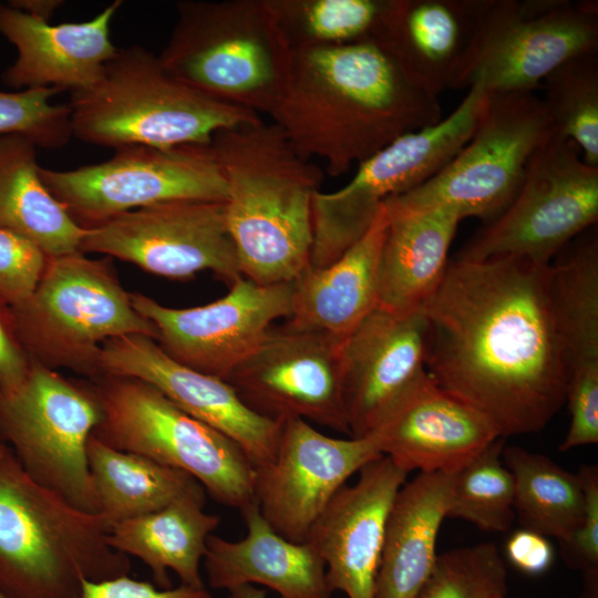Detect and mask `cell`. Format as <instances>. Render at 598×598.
Wrapping results in <instances>:
<instances>
[{
    "instance_id": "32",
    "label": "cell",
    "mask_w": 598,
    "mask_h": 598,
    "mask_svg": "<svg viewBox=\"0 0 598 598\" xmlns=\"http://www.w3.org/2000/svg\"><path fill=\"white\" fill-rule=\"evenodd\" d=\"M86 452L97 515L109 530L120 522L167 506L198 483L183 471L116 450L93 434Z\"/></svg>"
},
{
    "instance_id": "6",
    "label": "cell",
    "mask_w": 598,
    "mask_h": 598,
    "mask_svg": "<svg viewBox=\"0 0 598 598\" xmlns=\"http://www.w3.org/2000/svg\"><path fill=\"white\" fill-rule=\"evenodd\" d=\"M70 93L72 135L114 150L207 145L223 128L261 118L189 87L142 45L117 48L96 84Z\"/></svg>"
},
{
    "instance_id": "21",
    "label": "cell",
    "mask_w": 598,
    "mask_h": 598,
    "mask_svg": "<svg viewBox=\"0 0 598 598\" xmlns=\"http://www.w3.org/2000/svg\"><path fill=\"white\" fill-rule=\"evenodd\" d=\"M368 436L408 474L448 475L501 437L485 416L440 388L426 371Z\"/></svg>"
},
{
    "instance_id": "44",
    "label": "cell",
    "mask_w": 598,
    "mask_h": 598,
    "mask_svg": "<svg viewBox=\"0 0 598 598\" xmlns=\"http://www.w3.org/2000/svg\"><path fill=\"white\" fill-rule=\"evenodd\" d=\"M7 3L33 18L50 21L65 2L61 0H10Z\"/></svg>"
},
{
    "instance_id": "28",
    "label": "cell",
    "mask_w": 598,
    "mask_h": 598,
    "mask_svg": "<svg viewBox=\"0 0 598 598\" xmlns=\"http://www.w3.org/2000/svg\"><path fill=\"white\" fill-rule=\"evenodd\" d=\"M452 475L417 473L399 489L386 520L374 598H415L422 588L437 557Z\"/></svg>"
},
{
    "instance_id": "30",
    "label": "cell",
    "mask_w": 598,
    "mask_h": 598,
    "mask_svg": "<svg viewBox=\"0 0 598 598\" xmlns=\"http://www.w3.org/2000/svg\"><path fill=\"white\" fill-rule=\"evenodd\" d=\"M549 265L553 318L568 386H598V238L596 225Z\"/></svg>"
},
{
    "instance_id": "15",
    "label": "cell",
    "mask_w": 598,
    "mask_h": 598,
    "mask_svg": "<svg viewBox=\"0 0 598 598\" xmlns=\"http://www.w3.org/2000/svg\"><path fill=\"white\" fill-rule=\"evenodd\" d=\"M342 341L322 332L271 328L226 381L264 417L300 419L350 436L341 390Z\"/></svg>"
},
{
    "instance_id": "19",
    "label": "cell",
    "mask_w": 598,
    "mask_h": 598,
    "mask_svg": "<svg viewBox=\"0 0 598 598\" xmlns=\"http://www.w3.org/2000/svg\"><path fill=\"white\" fill-rule=\"evenodd\" d=\"M101 372L153 385L179 409L235 441L255 467L267 463L276 451L282 421L257 414L226 380L175 361L147 336L127 334L106 341L101 351Z\"/></svg>"
},
{
    "instance_id": "29",
    "label": "cell",
    "mask_w": 598,
    "mask_h": 598,
    "mask_svg": "<svg viewBox=\"0 0 598 598\" xmlns=\"http://www.w3.org/2000/svg\"><path fill=\"white\" fill-rule=\"evenodd\" d=\"M220 517L205 511V489L197 483L167 506L120 522L109 530L111 547L141 559L157 587H171L168 571L181 584L202 587L200 565Z\"/></svg>"
},
{
    "instance_id": "5",
    "label": "cell",
    "mask_w": 598,
    "mask_h": 598,
    "mask_svg": "<svg viewBox=\"0 0 598 598\" xmlns=\"http://www.w3.org/2000/svg\"><path fill=\"white\" fill-rule=\"evenodd\" d=\"M158 55L177 80L218 102L271 115L290 78L292 50L266 0H185Z\"/></svg>"
},
{
    "instance_id": "14",
    "label": "cell",
    "mask_w": 598,
    "mask_h": 598,
    "mask_svg": "<svg viewBox=\"0 0 598 598\" xmlns=\"http://www.w3.org/2000/svg\"><path fill=\"white\" fill-rule=\"evenodd\" d=\"M79 251L114 257L171 279L210 270L230 286L243 277L225 202L179 199L123 213L86 229Z\"/></svg>"
},
{
    "instance_id": "40",
    "label": "cell",
    "mask_w": 598,
    "mask_h": 598,
    "mask_svg": "<svg viewBox=\"0 0 598 598\" xmlns=\"http://www.w3.org/2000/svg\"><path fill=\"white\" fill-rule=\"evenodd\" d=\"M584 489L585 506L580 525L560 542L565 563L585 577L598 576V468L585 465L577 473Z\"/></svg>"
},
{
    "instance_id": "31",
    "label": "cell",
    "mask_w": 598,
    "mask_h": 598,
    "mask_svg": "<svg viewBox=\"0 0 598 598\" xmlns=\"http://www.w3.org/2000/svg\"><path fill=\"white\" fill-rule=\"evenodd\" d=\"M37 148L24 136L0 135V230L28 239L48 258L78 252L86 229L44 186Z\"/></svg>"
},
{
    "instance_id": "2",
    "label": "cell",
    "mask_w": 598,
    "mask_h": 598,
    "mask_svg": "<svg viewBox=\"0 0 598 598\" xmlns=\"http://www.w3.org/2000/svg\"><path fill=\"white\" fill-rule=\"evenodd\" d=\"M305 158L337 177L399 136L442 118L382 41L292 51L285 94L270 115Z\"/></svg>"
},
{
    "instance_id": "22",
    "label": "cell",
    "mask_w": 598,
    "mask_h": 598,
    "mask_svg": "<svg viewBox=\"0 0 598 598\" xmlns=\"http://www.w3.org/2000/svg\"><path fill=\"white\" fill-rule=\"evenodd\" d=\"M122 3L113 1L89 21L51 24L0 2V34L18 52L2 82L16 90L73 92L93 86L117 51L111 23Z\"/></svg>"
},
{
    "instance_id": "27",
    "label": "cell",
    "mask_w": 598,
    "mask_h": 598,
    "mask_svg": "<svg viewBox=\"0 0 598 598\" xmlns=\"http://www.w3.org/2000/svg\"><path fill=\"white\" fill-rule=\"evenodd\" d=\"M383 208L379 306L398 312L422 309L443 280L462 219L448 210L411 209L392 199Z\"/></svg>"
},
{
    "instance_id": "10",
    "label": "cell",
    "mask_w": 598,
    "mask_h": 598,
    "mask_svg": "<svg viewBox=\"0 0 598 598\" xmlns=\"http://www.w3.org/2000/svg\"><path fill=\"white\" fill-rule=\"evenodd\" d=\"M555 134L534 92L487 94L473 135L448 165L425 184L389 199L411 209H444L461 219L491 223L513 202L534 155Z\"/></svg>"
},
{
    "instance_id": "24",
    "label": "cell",
    "mask_w": 598,
    "mask_h": 598,
    "mask_svg": "<svg viewBox=\"0 0 598 598\" xmlns=\"http://www.w3.org/2000/svg\"><path fill=\"white\" fill-rule=\"evenodd\" d=\"M240 513L247 528L243 538H208L203 563L212 588L262 585L280 598H333L323 560L310 545L277 533L255 501Z\"/></svg>"
},
{
    "instance_id": "37",
    "label": "cell",
    "mask_w": 598,
    "mask_h": 598,
    "mask_svg": "<svg viewBox=\"0 0 598 598\" xmlns=\"http://www.w3.org/2000/svg\"><path fill=\"white\" fill-rule=\"evenodd\" d=\"M507 570L493 543L454 548L436 557L415 598H501Z\"/></svg>"
},
{
    "instance_id": "26",
    "label": "cell",
    "mask_w": 598,
    "mask_h": 598,
    "mask_svg": "<svg viewBox=\"0 0 598 598\" xmlns=\"http://www.w3.org/2000/svg\"><path fill=\"white\" fill-rule=\"evenodd\" d=\"M488 0H395L381 39L409 75L437 96L452 89Z\"/></svg>"
},
{
    "instance_id": "7",
    "label": "cell",
    "mask_w": 598,
    "mask_h": 598,
    "mask_svg": "<svg viewBox=\"0 0 598 598\" xmlns=\"http://www.w3.org/2000/svg\"><path fill=\"white\" fill-rule=\"evenodd\" d=\"M14 332L32 361L102 375V346L127 334L156 340V329L133 307L110 257L83 252L48 258L31 295L9 307Z\"/></svg>"
},
{
    "instance_id": "25",
    "label": "cell",
    "mask_w": 598,
    "mask_h": 598,
    "mask_svg": "<svg viewBox=\"0 0 598 598\" xmlns=\"http://www.w3.org/2000/svg\"><path fill=\"white\" fill-rule=\"evenodd\" d=\"M386 218L382 206L368 231L333 262L307 267L291 281L283 326L344 340L379 307V264Z\"/></svg>"
},
{
    "instance_id": "33",
    "label": "cell",
    "mask_w": 598,
    "mask_h": 598,
    "mask_svg": "<svg viewBox=\"0 0 598 598\" xmlns=\"http://www.w3.org/2000/svg\"><path fill=\"white\" fill-rule=\"evenodd\" d=\"M502 458L514 478V511L522 528L566 542L584 515L578 474L517 445H505Z\"/></svg>"
},
{
    "instance_id": "41",
    "label": "cell",
    "mask_w": 598,
    "mask_h": 598,
    "mask_svg": "<svg viewBox=\"0 0 598 598\" xmlns=\"http://www.w3.org/2000/svg\"><path fill=\"white\" fill-rule=\"evenodd\" d=\"M80 598H213L205 586L159 588L147 581L136 580L128 575L103 581L82 584Z\"/></svg>"
},
{
    "instance_id": "35",
    "label": "cell",
    "mask_w": 598,
    "mask_h": 598,
    "mask_svg": "<svg viewBox=\"0 0 598 598\" xmlns=\"http://www.w3.org/2000/svg\"><path fill=\"white\" fill-rule=\"evenodd\" d=\"M540 89L555 133L576 143L584 162L598 167V50L565 61Z\"/></svg>"
},
{
    "instance_id": "34",
    "label": "cell",
    "mask_w": 598,
    "mask_h": 598,
    "mask_svg": "<svg viewBox=\"0 0 598 598\" xmlns=\"http://www.w3.org/2000/svg\"><path fill=\"white\" fill-rule=\"evenodd\" d=\"M292 51L381 41L395 0H266Z\"/></svg>"
},
{
    "instance_id": "43",
    "label": "cell",
    "mask_w": 598,
    "mask_h": 598,
    "mask_svg": "<svg viewBox=\"0 0 598 598\" xmlns=\"http://www.w3.org/2000/svg\"><path fill=\"white\" fill-rule=\"evenodd\" d=\"M30 368L31 359L14 332L9 307L0 301V390L17 389Z\"/></svg>"
},
{
    "instance_id": "12",
    "label": "cell",
    "mask_w": 598,
    "mask_h": 598,
    "mask_svg": "<svg viewBox=\"0 0 598 598\" xmlns=\"http://www.w3.org/2000/svg\"><path fill=\"white\" fill-rule=\"evenodd\" d=\"M40 177L84 229L141 207L179 199L225 202L227 186L210 145H126L75 169L40 166Z\"/></svg>"
},
{
    "instance_id": "47",
    "label": "cell",
    "mask_w": 598,
    "mask_h": 598,
    "mask_svg": "<svg viewBox=\"0 0 598 598\" xmlns=\"http://www.w3.org/2000/svg\"><path fill=\"white\" fill-rule=\"evenodd\" d=\"M4 442L2 439H1V435H0V443Z\"/></svg>"
},
{
    "instance_id": "1",
    "label": "cell",
    "mask_w": 598,
    "mask_h": 598,
    "mask_svg": "<svg viewBox=\"0 0 598 598\" xmlns=\"http://www.w3.org/2000/svg\"><path fill=\"white\" fill-rule=\"evenodd\" d=\"M549 265L457 258L423 307L427 374L504 439L540 431L565 404Z\"/></svg>"
},
{
    "instance_id": "9",
    "label": "cell",
    "mask_w": 598,
    "mask_h": 598,
    "mask_svg": "<svg viewBox=\"0 0 598 598\" xmlns=\"http://www.w3.org/2000/svg\"><path fill=\"white\" fill-rule=\"evenodd\" d=\"M102 417L93 381L31 360L24 381L0 390V435L25 473L69 505L97 515L87 442Z\"/></svg>"
},
{
    "instance_id": "23",
    "label": "cell",
    "mask_w": 598,
    "mask_h": 598,
    "mask_svg": "<svg viewBox=\"0 0 598 598\" xmlns=\"http://www.w3.org/2000/svg\"><path fill=\"white\" fill-rule=\"evenodd\" d=\"M457 107L434 124L408 132L358 165L351 181L331 192L342 207L374 217L383 203L436 176L466 145L487 93L468 89Z\"/></svg>"
},
{
    "instance_id": "16",
    "label": "cell",
    "mask_w": 598,
    "mask_h": 598,
    "mask_svg": "<svg viewBox=\"0 0 598 598\" xmlns=\"http://www.w3.org/2000/svg\"><path fill=\"white\" fill-rule=\"evenodd\" d=\"M291 282L259 285L245 277L221 298L198 307L169 308L131 292L134 309L156 329V342L175 361L226 380L291 309Z\"/></svg>"
},
{
    "instance_id": "20",
    "label": "cell",
    "mask_w": 598,
    "mask_h": 598,
    "mask_svg": "<svg viewBox=\"0 0 598 598\" xmlns=\"http://www.w3.org/2000/svg\"><path fill=\"white\" fill-rule=\"evenodd\" d=\"M408 473L381 455L341 487L311 526L306 543L323 560L330 589L374 598L388 516Z\"/></svg>"
},
{
    "instance_id": "13",
    "label": "cell",
    "mask_w": 598,
    "mask_h": 598,
    "mask_svg": "<svg viewBox=\"0 0 598 598\" xmlns=\"http://www.w3.org/2000/svg\"><path fill=\"white\" fill-rule=\"evenodd\" d=\"M598 219V167L571 140L551 136L534 155L509 206L464 246L458 258L513 256L549 265Z\"/></svg>"
},
{
    "instance_id": "39",
    "label": "cell",
    "mask_w": 598,
    "mask_h": 598,
    "mask_svg": "<svg viewBox=\"0 0 598 598\" xmlns=\"http://www.w3.org/2000/svg\"><path fill=\"white\" fill-rule=\"evenodd\" d=\"M47 260L28 239L0 230V301L12 307L27 299L40 280Z\"/></svg>"
},
{
    "instance_id": "38",
    "label": "cell",
    "mask_w": 598,
    "mask_h": 598,
    "mask_svg": "<svg viewBox=\"0 0 598 598\" xmlns=\"http://www.w3.org/2000/svg\"><path fill=\"white\" fill-rule=\"evenodd\" d=\"M60 92L54 87L0 91V135H21L41 148L65 146L73 136L71 107L51 103Z\"/></svg>"
},
{
    "instance_id": "42",
    "label": "cell",
    "mask_w": 598,
    "mask_h": 598,
    "mask_svg": "<svg viewBox=\"0 0 598 598\" xmlns=\"http://www.w3.org/2000/svg\"><path fill=\"white\" fill-rule=\"evenodd\" d=\"M505 553L513 566L528 575L545 573L555 557L554 546L546 536L525 528L509 536Z\"/></svg>"
},
{
    "instance_id": "48",
    "label": "cell",
    "mask_w": 598,
    "mask_h": 598,
    "mask_svg": "<svg viewBox=\"0 0 598 598\" xmlns=\"http://www.w3.org/2000/svg\"><path fill=\"white\" fill-rule=\"evenodd\" d=\"M501 598H508V597L504 596V597H501Z\"/></svg>"
},
{
    "instance_id": "3",
    "label": "cell",
    "mask_w": 598,
    "mask_h": 598,
    "mask_svg": "<svg viewBox=\"0 0 598 598\" xmlns=\"http://www.w3.org/2000/svg\"><path fill=\"white\" fill-rule=\"evenodd\" d=\"M210 148L227 186L226 221L243 277L289 283L310 262L322 169L261 118L218 131Z\"/></svg>"
},
{
    "instance_id": "11",
    "label": "cell",
    "mask_w": 598,
    "mask_h": 598,
    "mask_svg": "<svg viewBox=\"0 0 598 598\" xmlns=\"http://www.w3.org/2000/svg\"><path fill=\"white\" fill-rule=\"evenodd\" d=\"M597 50V1L488 0L452 89L534 92L565 61Z\"/></svg>"
},
{
    "instance_id": "4",
    "label": "cell",
    "mask_w": 598,
    "mask_h": 598,
    "mask_svg": "<svg viewBox=\"0 0 598 598\" xmlns=\"http://www.w3.org/2000/svg\"><path fill=\"white\" fill-rule=\"evenodd\" d=\"M87 514L32 480L0 443V592L7 598H80L82 584L128 575V556Z\"/></svg>"
},
{
    "instance_id": "8",
    "label": "cell",
    "mask_w": 598,
    "mask_h": 598,
    "mask_svg": "<svg viewBox=\"0 0 598 598\" xmlns=\"http://www.w3.org/2000/svg\"><path fill=\"white\" fill-rule=\"evenodd\" d=\"M91 381L102 409L93 435L103 443L187 473L221 505L241 511L255 501V466L230 437L142 380L102 375Z\"/></svg>"
},
{
    "instance_id": "36",
    "label": "cell",
    "mask_w": 598,
    "mask_h": 598,
    "mask_svg": "<svg viewBox=\"0 0 598 598\" xmlns=\"http://www.w3.org/2000/svg\"><path fill=\"white\" fill-rule=\"evenodd\" d=\"M506 439L498 437L452 475L447 518H458L483 532H507L514 519L515 486L504 464Z\"/></svg>"
},
{
    "instance_id": "18",
    "label": "cell",
    "mask_w": 598,
    "mask_h": 598,
    "mask_svg": "<svg viewBox=\"0 0 598 598\" xmlns=\"http://www.w3.org/2000/svg\"><path fill=\"white\" fill-rule=\"evenodd\" d=\"M427 353L424 309L377 307L342 341L340 372L351 437L368 436L423 375Z\"/></svg>"
},
{
    "instance_id": "46",
    "label": "cell",
    "mask_w": 598,
    "mask_h": 598,
    "mask_svg": "<svg viewBox=\"0 0 598 598\" xmlns=\"http://www.w3.org/2000/svg\"><path fill=\"white\" fill-rule=\"evenodd\" d=\"M0 598H7L6 596H3L1 592H0Z\"/></svg>"
},
{
    "instance_id": "17",
    "label": "cell",
    "mask_w": 598,
    "mask_h": 598,
    "mask_svg": "<svg viewBox=\"0 0 598 598\" xmlns=\"http://www.w3.org/2000/svg\"><path fill=\"white\" fill-rule=\"evenodd\" d=\"M381 455L370 436L333 437L303 420H285L272 457L255 467V502L277 533L302 543L347 481Z\"/></svg>"
},
{
    "instance_id": "45",
    "label": "cell",
    "mask_w": 598,
    "mask_h": 598,
    "mask_svg": "<svg viewBox=\"0 0 598 598\" xmlns=\"http://www.w3.org/2000/svg\"><path fill=\"white\" fill-rule=\"evenodd\" d=\"M227 592L224 598H267L266 591L254 585H244Z\"/></svg>"
}]
</instances>
